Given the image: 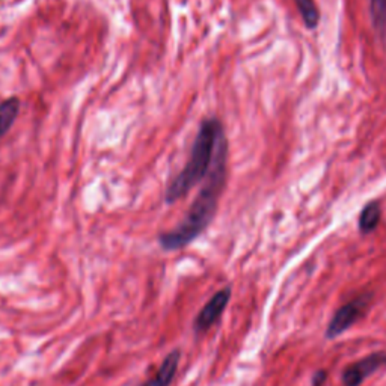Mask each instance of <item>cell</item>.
<instances>
[{
  "label": "cell",
  "mask_w": 386,
  "mask_h": 386,
  "mask_svg": "<svg viewBox=\"0 0 386 386\" xmlns=\"http://www.w3.org/2000/svg\"><path fill=\"white\" fill-rule=\"evenodd\" d=\"M229 298H231V290L229 289L220 290L213 296V298L207 302V305H205L200 311V314L196 316L195 323H193L195 331L198 334L209 331L210 327L220 318V316L224 314L225 308L228 307Z\"/></svg>",
  "instance_id": "cell-4"
},
{
  "label": "cell",
  "mask_w": 386,
  "mask_h": 386,
  "mask_svg": "<svg viewBox=\"0 0 386 386\" xmlns=\"http://www.w3.org/2000/svg\"><path fill=\"white\" fill-rule=\"evenodd\" d=\"M299 8L302 20L308 29H316L320 21V12L314 0H294Z\"/></svg>",
  "instance_id": "cell-10"
},
{
  "label": "cell",
  "mask_w": 386,
  "mask_h": 386,
  "mask_svg": "<svg viewBox=\"0 0 386 386\" xmlns=\"http://www.w3.org/2000/svg\"><path fill=\"white\" fill-rule=\"evenodd\" d=\"M226 160H228V141L225 131L220 135L215 160L211 169L205 178L204 186L196 195L192 205L189 207L184 219L168 233H163L159 237L162 249L165 251H180L191 244L195 239L209 228V225L216 216L220 195L224 192L226 183Z\"/></svg>",
  "instance_id": "cell-1"
},
{
  "label": "cell",
  "mask_w": 386,
  "mask_h": 386,
  "mask_svg": "<svg viewBox=\"0 0 386 386\" xmlns=\"http://www.w3.org/2000/svg\"><path fill=\"white\" fill-rule=\"evenodd\" d=\"M382 210L379 202H369L363 209V213L359 216V229L360 233L369 234L373 233L380 222Z\"/></svg>",
  "instance_id": "cell-8"
},
{
  "label": "cell",
  "mask_w": 386,
  "mask_h": 386,
  "mask_svg": "<svg viewBox=\"0 0 386 386\" xmlns=\"http://www.w3.org/2000/svg\"><path fill=\"white\" fill-rule=\"evenodd\" d=\"M326 380V373L325 371H318L317 374H314L313 379V385L314 386H322V383Z\"/></svg>",
  "instance_id": "cell-11"
},
{
  "label": "cell",
  "mask_w": 386,
  "mask_h": 386,
  "mask_svg": "<svg viewBox=\"0 0 386 386\" xmlns=\"http://www.w3.org/2000/svg\"><path fill=\"white\" fill-rule=\"evenodd\" d=\"M21 103L17 97L6 98L0 103V139L11 130L14 122L17 121Z\"/></svg>",
  "instance_id": "cell-7"
},
{
  "label": "cell",
  "mask_w": 386,
  "mask_h": 386,
  "mask_svg": "<svg viewBox=\"0 0 386 386\" xmlns=\"http://www.w3.org/2000/svg\"><path fill=\"white\" fill-rule=\"evenodd\" d=\"M180 364V351L174 350L163 359L162 365L153 377H150L142 386H169L174 380Z\"/></svg>",
  "instance_id": "cell-6"
},
{
  "label": "cell",
  "mask_w": 386,
  "mask_h": 386,
  "mask_svg": "<svg viewBox=\"0 0 386 386\" xmlns=\"http://www.w3.org/2000/svg\"><path fill=\"white\" fill-rule=\"evenodd\" d=\"M369 15L373 28L379 35L386 34V0H369Z\"/></svg>",
  "instance_id": "cell-9"
},
{
  "label": "cell",
  "mask_w": 386,
  "mask_h": 386,
  "mask_svg": "<svg viewBox=\"0 0 386 386\" xmlns=\"http://www.w3.org/2000/svg\"><path fill=\"white\" fill-rule=\"evenodd\" d=\"M386 365V356L383 353H374L364 359L358 360L356 364H353L344 369L342 373V382L346 386H359L363 383L369 374H373L380 365Z\"/></svg>",
  "instance_id": "cell-5"
},
{
  "label": "cell",
  "mask_w": 386,
  "mask_h": 386,
  "mask_svg": "<svg viewBox=\"0 0 386 386\" xmlns=\"http://www.w3.org/2000/svg\"><path fill=\"white\" fill-rule=\"evenodd\" d=\"M224 131V126L218 118H207L201 122L192 145L191 157L166 189L165 201L168 204L184 198L196 184L205 182L215 160L218 141Z\"/></svg>",
  "instance_id": "cell-2"
},
{
  "label": "cell",
  "mask_w": 386,
  "mask_h": 386,
  "mask_svg": "<svg viewBox=\"0 0 386 386\" xmlns=\"http://www.w3.org/2000/svg\"><path fill=\"white\" fill-rule=\"evenodd\" d=\"M369 302H371V294H363L336 311L331 320L329 327H327V338H335V336H338L342 332L350 329V327L364 316Z\"/></svg>",
  "instance_id": "cell-3"
}]
</instances>
